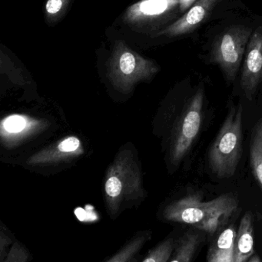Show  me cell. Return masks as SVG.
Returning <instances> with one entry per match:
<instances>
[{
	"label": "cell",
	"mask_w": 262,
	"mask_h": 262,
	"mask_svg": "<svg viewBox=\"0 0 262 262\" xmlns=\"http://www.w3.org/2000/svg\"><path fill=\"white\" fill-rule=\"evenodd\" d=\"M252 34V29L248 26H232L212 45L210 61L218 66L226 81L231 84L238 76Z\"/></svg>",
	"instance_id": "obj_4"
},
{
	"label": "cell",
	"mask_w": 262,
	"mask_h": 262,
	"mask_svg": "<svg viewBox=\"0 0 262 262\" xmlns=\"http://www.w3.org/2000/svg\"><path fill=\"white\" fill-rule=\"evenodd\" d=\"M15 240L12 238V234L4 226H1L0 229V262L7 256L11 247Z\"/></svg>",
	"instance_id": "obj_16"
},
{
	"label": "cell",
	"mask_w": 262,
	"mask_h": 262,
	"mask_svg": "<svg viewBox=\"0 0 262 262\" xmlns=\"http://www.w3.org/2000/svg\"><path fill=\"white\" fill-rule=\"evenodd\" d=\"M220 0H197L189 10L162 34L168 36H178L192 32L210 15Z\"/></svg>",
	"instance_id": "obj_6"
},
{
	"label": "cell",
	"mask_w": 262,
	"mask_h": 262,
	"mask_svg": "<svg viewBox=\"0 0 262 262\" xmlns=\"http://www.w3.org/2000/svg\"><path fill=\"white\" fill-rule=\"evenodd\" d=\"M151 238L152 232L150 231L138 232L105 262H130L138 256V253Z\"/></svg>",
	"instance_id": "obj_12"
},
{
	"label": "cell",
	"mask_w": 262,
	"mask_h": 262,
	"mask_svg": "<svg viewBox=\"0 0 262 262\" xmlns=\"http://www.w3.org/2000/svg\"><path fill=\"white\" fill-rule=\"evenodd\" d=\"M238 208V199L231 192L209 201H204L198 194H191L168 206L164 218L213 235L228 223Z\"/></svg>",
	"instance_id": "obj_1"
},
{
	"label": "cell",
	"mask_w": 262,
	"mask_h": 262,
	"mask_svg": "<svg viewBox=\"0 0 262 262\" xmlns=\"http://www.w3.org/2000/svg\"><path fill=\"white\" fill-rule=\"evenodd\" d=\"M26 121L19 116H12L5 122V127L9 132H18L24 129Z\"/></svg>",
	"instance_id": "obj_18"
},
{
	"label": "cell",
	"mask_w": 262,
	"mask_h": 262,
	"mask_svg": "<svg viewBox=\"0 0 262 262\" xmlns=\"http://www.w3.org/2000/svg\"><path fill=\"white\" fill-rule=\"evenodd\" d=\"M79 145L80 141L76 137H71L61 142L58 147L62 152H72V151H75L79 146Z\"/></svg>",
	"instance_id": "obj_19"
},
{
	"label": "cell",
	"mask_w": 262,
	"mask_h": 262,
	"mask_svg": "<svg viewBox=\"0 0 262 262\" xmlns=\"http://www.w3.org/2000/svg\"><path fill=\"white\" fill-rule=\"evenodd\" d=\"M130 262H138V258H137L136 257V258H134V259H132Z\"/></svg>",
	"instance_id": "obj_23"
},
{
	"label": "cell",
	"mask_w": 262,
	"mask_h": 262,
	"mask_svg": "<svg viewBox=\"0 0 262 262\" xmlns=\"http://www.w3.org/2000/svg\"><path fill=\"white\" fill-rule=\"evenodd\" d=\"M174 238H167L151 249L141 262H168L175 246Z\"/></svg>",
	"instance_id": "obj_14"
},
{
	"label": "cell",
	"mask_w": 262,
	"mask_h": 262,
	"mask_svg": "<svg viewBox=\"0 0 262 262\" xmlns=\"http://www.w3.org/2000/svg\"><path fill=\"white\" fill-rule=\"evenodd\" d=\"M255 255L254 221L251 212H247L240 222L233 251V262H247Z\"/></svg>",
	"instance_id": "obj_7"
},
{
	"label": "cell",
	"mask_w": 262,
	"mask_h": 262,
	"mask_svg": "<svg viewBox=\"0 0 262 262\" xmlns=\"http://www.w3.org/2000/svg\"><path fill=\"white\" fill-rule=\"evenodd\" d=\"M218 262H233V255H232V256L229 257V258H228L227 259L223 260V261Z\"/></svg>",
	"instance_id": "obj_22"
},
{
	"label": "cell",
	"mask_w": 262,
	"mask_h": 262,
	"mask_svg": "<svg viewBox=\"0 0 262 262\" xmlns=\"http://www.w3.org/2000/svg\"><path fill=\"white\" fill-rule=\"evenodd\" d=\"M206 89L203 83L192 87L183 105L174 134L171 160L178 165L193 147L203 127Z\"/></svg>",
	"instance_id": "obj_3"
},
{
	"label": "cell",
	"mask_w": 262,
	"mask_h": 262,
	"mask_svg": "<svg viewBox=\"0 0 262 262\" xmlns=\"http://www.w3.org/2000/svg\"><path fill=\"white\" fill-rule=\"evenodd\" d=\"M178 6L179 0H143L130 8L128 16L134 20L162 16Z\"/></svg>",
	"instance_id": "obj_9"
},
{
	"label": "cell",
	"mask_w": 262,
	"mask_h": 262,
	"mask_svg": "<svg viewBox=\"0 0 262 262\" xmlns=\"http://www.w3.org/2000/svg\"><path fill=\"white\" fill-rule=\"evenodd\" d=\"M67 0H48L46 5V13L49 18H55L61 13Z\"/></svg>",
	"instance_id": "obj_17"
},
{
	"label": "cell",
	"mask_w": 262,
	"mask_h": 262,
	"mask_svg": "<svg viewBox=\"0 0 262 262\" xmlns=\"http://www.w3.org/2000/svg\"><path fill=\"white\" fill-rule=\"evenodd\" d=\"M249 163L254 178L262 192V115L254 126L251 136Z\"/></svg>",
	"instance_id": "obj_11"
},
{
	"label": "cell",
	"mask_w": 262,
	"mask_h": 262,
	"mask_svg": "<svg viewBox=\"0 0 262 262\" xmlns=\"http://www.w3.org/2000/svg\"><path fill=\"white\" fill-rule=\"evenodd\" d=\"M196 1L197 0H179L180 10L185 12L186 9H190Z\"/></svg>",
	"instance_id": "obj_20"
},
{
	"label": "cell",
	"mask_w": 262,
	"mask_h": 262,
	"mask_svg": "<svg viewBox=\"0 0 262 262\" xmlns=\"http://www.w3.org/2000/svg\"><path fill=\"white\" fill-rule=\"evenodd\" d=\"M262 82V27L252 32L245 54L240 87L245 97L252 101Z\"/></svg>",
	"instance_id": "obj_5"
},
{
	"label": "cell",
	"mask_w": 262,
	"mask_h": 262,
	"mask_svg": "<svg viewBox=\"0 0 262 262\" xmlns=\"http://www.w3.org/2000/svg\"><path fill=\"white\" fill-rule=\"evenodd\" d=\"M243 106L231 103L221 128L209 148L208 162L218 179L235 175L243 151Z\"/></svg>",
	"instance_id": "obj_2"
},
{
	"label": "cell",
	"mask_w": 262,
	"mask_h": 262,
	"mask_svg": "<svg viewBox=\"0 0 262 262\" xmlns=\"http://www.w3.org/2000/svg\"><path fill=\"white\" fill-rule=\"evenodd\" d=\"M117 67L122 73L126 75H131L143 66L149 64L143 58L128 49L123 42L118 43V50L115 53Z\"/></svg>",
	"instance_id": "obj_13"
},
{
	"label": "cell",
	"mask_w": 262,
	"mask_h": 262,
	"mask_svg": "<svg viewBox=\"0 0 262 262\" xmlns=\"http://www.w3.org/2000/svg\"><path fill=\"white\" fill-rule=\"evenodd\" d=\"M30 259L31 254L27 248L20 242L15 241L7 256L1 262H29Z\"/></svg>",
	"instance_id": "obj_15"
},
{
	"label": "cell",
	"mask_w": 262,
	"mask_h": 262,
	"mask_svg": "<svg viewBox=\"0 0 262 262\" xmlns=\"http://www.w3.org/2000/svg\"><path fill=\"white\" fill-rule=\"evenodd\" d=\"M237 231L234 226L225 229L209 248L208 262H218L233 255Z\"/></svg>",
	"instance_id": "obj_10"
},
{
	"label": "cell",
	"mask_w": 262,
	"mask_h": 262,
	"mask_svg": "<svg viewBox=\"0 0 262 262\" xmlns=\"http://www.w3.org/2000/svg\"><path fill=\"white\" fill-rule=\"evenodd\" d=\"M203 238L201 231L189 229L175 241V249L168 262H192Z\"/></svg>",
	"instance_id": "obj_8"
},
{
	"label": "cell",
	"mask_w": 262,
	"mask_h": 262,
	"mask_svg": "<svg viewBox=\"0 0 262 262\" xmlns=\"http://www.w3.org/2000/svg\"><path fill=\"white\" fill-rule=\"evenodd\" d=\"M247 262H261L258 255H254Z\"/></svg>",
	"instance_id": "obj_21"
}]
</instances>
